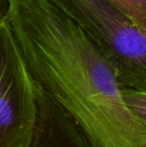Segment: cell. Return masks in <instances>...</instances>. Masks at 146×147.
Segmentation results:
<instances>
[{
    "label": "cell",
    "instance_id": "3",
    "mask_svg": "<svg viewBox=\"0 0 146 147\" xmlns=\"http://www.w3.org/2000/svg\"><path fill=\"white\" fill-rule=\"evenodd\" d=\"M37 118L35 82L6 16L0 19V147H28Z\"/></svg>",
    "mask_w": 146,
    "mask_h": 147
},
{
    "label": "cell",
    "instance_id": "7",
    "mask_svg": "<svg viewBox=\"0 0 146 147\" xmlns=\"http://www.w3.org/2000/svg\"><path fill=\"white\" fill-rule=\"evenodd\" d=\"M8 12V0H0V19L6 16Z\"/></svg>",
    "mask_w": 146,
    "mask_h": 147
},
{
    "label": "cell",
    "instance_id": "4",
    "mask_svg": "<svg viewBox=\"0 0 146 147\" xmlns=\"http://www.w3.org/2000/svg\"><path fill=\"white\" fill-rule=\"evenodd\" d=\"M35 91L37 118L28 147H91L75 121L36 82Z\"/></svg>",
    "mask_w": 146,
    "mask_h": 147
},
{
    "label": "cell",
    "instance_id": "6",
    "mask_svg": "<svg viewBox=\"0 0 146 147\" xmlns=\"http://www.w3.org/2000/svg\"><path fill=\"white\" fill-rule=\"evenodd\" d=\"M121 95L128 109L146 131V92L121 89Z\"/></svg>",
    "mask_w": 146,
    "mask_h": 147
},
{
    "label": "cell",
    "instance_id": "5",
    "mask_svg": "<svg viewBox=\"0 0 146 147\" xmlns=\"http://www.w3.org/2000/svg\"><path fill=\"white\" fill-rule=\"evenodd\" d=\"M133 22L146 31V0H109Z\"/></svg>",
    "mask_w": 146,
    "mask_h": 147
},
{
    "label": "cell",
    "instance_id": "2",
    "mask_svg": "<svg viewBox=\"0 0 146 147\" xmlns=\"http://www.w3.org/2000/svg\"><path fill=\"white\" fill-rule=\"evenodd\" d=\"M76 22L112 67L121 89L146 92V31L109 0H51Z\"/></svg>",
    "mask_w": 146,
    "mask_h": 147
},
{
    "label": "cell",
    "instance_id": "1",
    "mask_svg": "<svg viewBox=\"0 0 146 147\" xmlns=\"http://www.w3.org/2000/svg\"><path fill=\"white\" fill-rule=\"evenodd\" d=\"M7 21L34 80L91 147H146L115 74L80 26L51 0H8Z\"/></svg>",
    "mask_w": 146,
    "mask_h": 147
}]
</instances>
